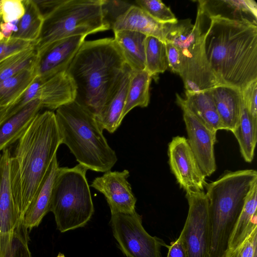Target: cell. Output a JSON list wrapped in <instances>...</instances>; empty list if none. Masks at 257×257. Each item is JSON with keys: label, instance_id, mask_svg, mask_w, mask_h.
I'll return each mask as SVG.
<instances>
[{"label": "cell", "instance_id": "36", "mask_svg": "<svg viewBox=\"0 0 257 257\" xmlns=\"http://www.w3.org/2000/svg\"><path fill=\"white\" fill-rule=\"evenodd\" d=\"M221 257H257V229L239 245L227 249Z\"/></svg>", "mask_w": 257, "mask_h": 257}, {"label": "cell", "instance_id": "41", "mask_svg": "<svg viewBox=\"0 0 257 257\" xmlns=\"http://www.w3.org/2000/svg\"><path fill=\"white\" fill-rule=\"evenodd\" d=\"M44 19L53 11L65 0H34Z\"/></svg>", "mask_w": 257, "mask_h": 257}, {"label": "cell", "instance_id": "16", "mask_svg": "<svg viewBox=\"0 0 257 257\" xmlns=\"http://www.w3.org/2000/svg\"><path fill=\"white\" fill-rule=\"evenodd\" d=\"M198 6L208 17L247 22L257 26V5L253 0H200Z\"/></svg>", "mask_w": 257, "mask_h": 257}, {"label": "cell", "instance_id": "44", "mask_svg": "<svg viewBox=\"0 0 257 257\" xmlns=\"http://www.w3.org/2000/svg\"><path fill=\"white\" fill-rule=\"evenodd\" d=\"M6 107H0V126L5 120Z\"/></svg>", "mask_w": 257, "mask_h": 257}, {"label": "cell", "instance_id": "39", "mask_svg": "<svg viewBox=\"0 0 257 257\" xmlns=\"http://www.w3.org/2000/svg\"><path fill=\"white\" fill-rule=\"evenodd\" d=\"M241 91L245 107L253 120L257 122V80L250 83Z\"/></svg>", "mask_w": 257, "mask_h": 257}, {"label": "cell", "instance_id": "15", "mask_svg": "<svg viewBox=\"0 0 257 257\" xmlns=\"http://www.w3.org/2000/svg\"><path fill=\"white\" fill-rule=\"evenodd\" d=\"M132 70L126 64L107 100L95 116L97 122L103 131L113 133L120 125L127 88Z\"/></svg>", "mask_w": 257, "mask_h": 257}, {"label": "cell", "instance_id": "10", "mask_svg": "<svg viewBox=\"0 0 257 257\" xmlns=\"http://www.w3.org/2000/svg\"><path fill=\"white\" fill-rule=\"evenodd\" d=\"M189 209L179 238L186 250L187 257H208L209 216L205 193H186Z\"/></svg>", "mask_w": 257, "mask_h": 257}, {"label": "cell", "instance_id": "21", "mask_svg": "<svg viewBox=\"0 0 257 257\" xmlns=\"http://www.w3.org/2000/svg\"><path fill=\"white\" fill-rule=\"evenodd\" d=\"M58 168L56 155L52 160L34 200L24 215L22 223L28 230L37 227L44 217L50 212L52 191Z\"/></svg>", "mask_w": 257, "mask_h": 257}, {"label": "cell", "instance_id": "47", "mask_svg": "<svg viewBox=\"0 0 257 257\" xmlns=\"http://www.w3.org/2000/svg\"><path fill=\"white\" fill-rule=\"evenodd\" d=\"M57 257H65L64 254L62 253L59 252Z\"/></svg>", "mask_w": 257, "mask_h": 257}, {"label": "cell", "instance_id": "42", "mask_svg": "<svg viewBox=\"0 0 257 257\" xmlns=\"http://www.w3.org/2000/svg\"><path fill=\"white\" fill-rule=\"evenodd\" d=\"M167 247L168 252L167 257H187L185 248L179 237L172 242L170 245H168Z\"/></svg>", "mask_w": 257, "mask_h": 257}, {"label": "cell", "instance_id": "17", "mask_svg": "<svg viewBox=\"0 0 257 257\" xmlns=\"http://www.w3.org/2000/svg\"><path fill=\"white\" fill-rule=\"evenodd\" d=\"M11 152L7 148L0 153V227L2 233L14 230L22 222L17 212L10 180Z\"/></svg>", "mask_w": 257, "mask_h": 257}, {"label": "cell", "instance_id": "18", "mask_svg": "<svg viewBox=\"0 0 257 257\" xmlns=\"http://www.w3.org/2000/svg\"><path fill=\"white\" fill-rule=\"evenodd\" d=\"M75 97V84L66 71L41 81L39 100L43 107L56 110L74 101Z\"/></svg>", "mask_w": 257, "mask_h": 257}, {"label": "cell", "instance_id": "1", "mask_svg": "<svg viewBox=\"0 0 257 257\" xmlns=\"http://www.w3.org/2000/svg\"><path fill=\"white\" fill-rule=\"evenodd\" d=\"M206 17L204 46L210 69L219 85L242 91L257 80V26Z\"/></svg>", "mask_w": 257, "mask_h": 257}, {"label": "cell", "instance_id": "34", "mask_svg": "<svg viewBox=\"0 0 257 257\" xmlns=\"http://www.w3.org/2000/svg\"><path fill=\"white\" fill-rule=\"evenodd\" d=\"M133 4L121 1L101 0V7L103 20L109 29L117 19L123 15Z\"/></svg>", "mask_w": 257, "mask_h": 257}, {"label": "cell", "instance_id": "23", "mask_svg": "<svg viewBox=\"0 0 257 257\" xmlns=\"http://www.w3.org/2000/svg\"><path fill=\"white\" fill-rule=\"evenodd\" d=\"M114 39L126 64L133 71L145 69V41L147 36L130 30L113 31Z\"/></svg>", "mask_w": 257, "mask_h": 257}, {"label": "cell", "instance_id": "20", "mask_svg": "<svg viewBox=\"0 0 257 257\" xmlns=\"http://www.w3.org/2000/svg\"><path fill=\"white\" fill-rule=\"evenodd\" d=\"M210 90L224 130L232 132L238 123L242 109V91L225 85H216Z\"/></svg>", "mask_w": 257, "mask_h": 257}, {"label": "cell", "instance_id": "24", "mask_svg": "<svg viewBox=\"0 0 257 257\" xmlns=\"http://www.w3.org/2000/svg\"><path fill=\"white\" fill-rule=\"evenodd\" d=\"M185 95L186 98H183L184 104L206 125L215 132L224 130L210 89L197 92L186 91Z\"/></svg>", "mask_w": 257, "mask_h": 257}, {"label": "cell", "instance_id": "5", "mask_svg": "<svg viewBox=\"0 0 257 257\" xmlns=\"http://www.w3.org/2000/svg\"><path fill=\"white\" fill-rule=\"evenodd\" d=\"M256 181L257 172L246 169L227 172L206 184L211 247L217 249L227 247L247 196Z\"/></svg>", "mask_w": 257, "mask_h": 257}, {"label": "cell", "instance_id": "29", "mask_svg": "<svg viewBox=\"0 0 257 257\" xmlns=\"http://www.w3.org/2000/svg\"><path fill=\"white\" fill-rule=\"evenodd\" d=\"M23 1L25 13L20 19L18 32L12 37L35 43L40 35L44 19L34 0Z\"/></svg>", "mask_w": 257, "mask_h": 257}, {"label": "cell", "instance_id": "37", "mask_svg": "<svg viewBox=\"0 0 257 257\" xmlns=\"http://www.w3.org/2000/svg\"><path fill=\"white\" fill-rule=\"evenodd\" d=\"M25 11L23 0H2V18L3 22L20 20Z\"/></svg>", "mask_w": 257, "mask_h": 257}, {"label": "cell", "instance_id": "38", "mask_svg": "<svg viewBox=\"0 0 257 257\" xmlns=\"http://www.w3.org/2000/svg\"><path fill=\"white\" fill-rule=\"evenodd\" d=\"M33 43L12 37L0 41V62L12 54L28 48Z\"/></svg>", "mask_w": 257, "mask_h": 257}, {"label": "cell", "instance_id": "27", "mask_svg": "<svg viewBox=\"0 0 257 257\" xmlns=\"http://www.w3.org/2000/svg\"><path fill=\"white\" fill-rule=\"evenodd\" d=\"M152 77L145 70L132 71L121 119L134 108L146 107L150 102V86Z\"/></svg>", "mask_w": 257, "mask_h": 257}, {"label": "cell", "instance_id": "46", "mask_svg": "<svg viewBox=\"0 0 257 257\" xmlns=\"http://www.w3.org/2000/svg\"><path fill=\"white\" fill-rule=\"evenodd\" d=\"M4 39H5L4 36L3 34H2V33L0 31V41H2Z\"/></svg>", "mask_w": 257, "mask_h": 257}, {"label": "cell", "instance_id": "26", "mask_svg": "<svg viewBox=\"0 0 257 257\" xmlns=\"http://www.w3.org/2000/svg\"><path fill=\"white\" fill-rule=\"evenodd\" d=\"M38 65L24 69L0 83V107L17 100L38 77Z\"/></svg>", "mask_w": 257, "mask_h": 257}, {"label": "cell", "instance_id": "40", "mask_svg": "<svg viewBox=\"0 0 257 257\" xmlns=\"http://www.w3.org/2000/svg\"><path fill=\"white\" fill-rule=\"evenodd\" d=\"M168 66L174 72L181 74L182 58L179 50L171 43L165 41Z\"/></svg>", "mask_w": 257, "mask_h": 257}, {"label": "cell", "instance_id": "45", "mask_svg": "<svg viewBox=\"0 0 257 257\" xmlns=\"http://www.w3.org/2000/svg\"><path fill=\"white\" fill-rule=\"evenodd\" d=\"M2 0H0V21H2Z\"/></svg>", "mask_w": 257, "mask_h": 257}, {"label": "cell", "instance_id": "48", "mask_svg": "<svg viewBox=\"0 0 257 257\" xmlns=\"http://www.w3.org/2000/svg\"><path fill=\"white\" fill-rule=\"evenodd\" d=\"M0 233H1V227H0Z\"/></svg>", "mask_w": 257, "mask_h": 257}, {"label": "cell", "instance_id": "13", "mask_svg": "<svg viewBox=\"0 0 257 257\" xmlns=\"http://www.w3.org/2000/svg\"><path fill=\"white\" fill-rule=\"evenodd\" d=\"M130 175L127 170H109L94 178L90 185L104 196L111 214L132 213L136 211L137 198L127 180Z\"/></svg>", "mask_w": 257, "mask_h": 257}, {"label": "cell", "instance_id": "32", "mask_svg": "<svg viewBox=\"0 0 257 257\" xmlns=\"http://www.w3.org/2000/svg\"><path fill=\"white\" fill-rule=\"evenodd\" d=\"M168 64L165 42L153 37L147 36L145 41V69L153 77L164 72Z\"/></svg>", "mask_w": 257, "mask_h": 257}, {"label": "cell", "instance_id": "2", "mask_svg": "<svg viewBox=\"0 0 257 257\" xmlns=\"http://www.w3.org/2000/svg\"><path fill=\"white\" fill-rule=\"evenodd\" d=\"M62 144L55 114L39 112L17 141L10 163L15 206L22 222L57 150Z\"/></svg>", "mask_w": 257, "mask_h": 257}, {"label": "cell", "instance_id": "49", "mask_svg": "<svg viewBox=\"0 0 257 257\" xmlns=\"http://www.w3.org/2000/svg\"><path fill=\"white\" fill-rule=\"evenodd\" d=\"M1 22H2V21H0V24H1Z\"/></svg>", "mask_w": 257, "mask_h": 257}, {"label": "cell", "instance_id": "11", "mask_svg": "<svg viewBox=\"0 0 257 257\" xmlns=\"http://www.w3.org/2000/svg\"><path fill=\"white\" fill-rule=\"evenodd\" d=\"M176 102L183 111L188 135V144L205 177L216 170L214 144L216 133L199 119L184 104L183 98L176 94Z\"/></svg>", "mask_w": 257, "mask_h": 257}, {"label": "cell", "instance_id": "14", "mask_svg": "<svg viewBox=\"0 0 257 257\" xmlns=\"http://www.w3.org/2000/svg\"><path fill=\"white\" fill-rule=\"evenodd\" d=\"M86 36H73L57 40L38 56V77L44 81L59 73L66 71Z\"/></svg>", "mask_w": 257, "mask_h": 257}, {"label": "cell", "instance_id": "28", "mask_svg": "<svg viewBox=\"0 0 257 257\" xmlns=\"http://www.w3.org/2000/svg\"><path fill=\"white\" fill-rule=\"evenodd\" d=\"M232 132L238 141L244 160L250 163L256 143L257 122L253 120L244 103L238 123Z\"/></svg>", "mask_w": 257, "mask_h": 257}, {"label": "cell", "instance_id": "9", "mask_svg": "<svg viewBox=\"0 0 257 257\" xmlns=\"http://www.w3.org/2000/svg\"><path fill=\"white\" fill-rule=\"evenodd\" d=\"M109 224L119 249L126 257H162L161 247L168 246L146 231L142 217L136 211L112 213Z\"/></svg>", "mask_w": 257, "mask_h": 257}, {"label": "cell", "instance_id": "30", "mask_svg": "<svg viewBox=\"0 0 257 257\" xmlns=\"http://www.w3.org/2000/svg\"><path fill=\"white\" fill-rule=\"evenodd\" d=\"M28 229L22 223L14 231L0 233V257H32Z\"/></svg>", "mask_w": 257, "mask_h": 257}, {"label": "cell", "instance_id": "33", "mask_svg": "<svg viewBox=\"0 0 257 257\" xmlns=\"http://www.w3.org/2000/svg\"><path fill=\"white\" fill-rule=\"evenodd\" d=\"M137 6L153 19L163 24H175L178 20L170 9L160 0H138Z\"/></svg>", "mask_w": 257, "mask_h": 257}, {"label": "cell", "instance_id": "22", "mask_svg": "<svg viewBox=\"0 0 257 257\" xmlns=\"http://www.w3.org/2000/svg\"><path fill=\"white\" fill-rule=\"evenodd\" d=\"M42 108L39 100H33L3 122L0 126V152L19 140Z\"/></svg>", "mask_w": 257, "mask_h": 257}, {"label": "cell", "instance_id": "8", "mask_svg": "<svg viewBox=\"0 0 257 257\" xmlns=\"http://www.w3.org/2000/svg\"><path fill=\"white\" fill-rule=\"evenodd\" d=\"M109 30L102 16L101 0H65L44 18L35 43L37 56L53 42L64 38Z\"/></svg>", "mask_w": 257, "mask_h": 257}, {"label": "cell", "instance_id": "6", "mask_svg": "<svg viewBox=\"0 0 257 257\" xmlns=\"http://www.w3.org/2000/svg\"><path fill=\"white\" fill-rule=\"evenodd\" d=\"M78 164L72 168L59 167L53 184L50 207L57 228L61 232L84 227L94 208L86 174Z\"/></svg>", "mask_w": 257, "mask_h": 257}, {"label": "cell", "instance_id": "3", "mask_svg": "<svg viewBox=\"0 0 257 257\" xmlns=\"http://www.w3.org/2000/svg\"><path fill=\"white\" fill-rule=\"evenodd\" d=\"M125 65L114 38L84 41L66 70L75 85V101L97 115Z\"/></svg>", "mask_w": 257, "mask_h": 257}, {"label": "cell", "instance_id": "43", "mask_svg": "<svg viewBox=\"0 0 257 257\" xmlns=\"http://www.w3.org/2000/svg\"><path fill=\"white\" fill-rule=\"evenodd\" d=\"M19 21L20 20H18L11 22L1 23L0 31L5 39L11 38L14 34L18 32Z\"/></svg>", "mask_w": 257, "mask_h": 257}, {"label": "cell", "instance_id": "12", "mask_svg": "<svg viewBox=\"0 0 257 257\" xmlns=\"http://www.w3.org/2000/svg\"><path fill=\"white\" fill-rule=\"evenodd\" d=\"M168 157L171 170L180 187L186 193L203 191L207 184L206 177L187 139L180 136L173 138L168 146Z\"/></svg>", "mask_w": 257, "mask_h": 257}, {"label": "cell", "instance_id": "19", "mask_svg": "<svg viewBox=\"0 0 257 257\" xmlns=\"http://www.w3.org/2000/svg\"><path fill=\"white\" fill-rule=\"evenodd\" d=\"M169 25L158 22L141 8L133 5L117 19L112 30L135 31L165 42Z\"/></svg>", "mask_w": 257, "mask_h": 257}, {"label": "cell", "instance_id": "31", "mask_svg": "<svg viewBox=\"0 0 257 257\" xmlns=\"http://www.w3.org/2000/svg\"><path fill=\"white\" fill-rule=\"evenodd\" d=\"M35 43L0 62V83L24 69L38 64L39 58Z\"/></svg>", "mask_w": 257, "mask_h": 257}, {"label": "cell", "instance_id": "35", "mask_svg": "<svg viewBox=\"0 0 257 257\" xmlns=\"http://www.w3.org/2000/svg\"><path fill=\"white\" fill-rule=\"evenodd\" d=\"M41 84V80L38 77L17 100L7 107L5 120L19 112L31 101L39 100Z\"/></svg>", "mask_w": 257, "mask_h": 257}, {"label": "cell", "instance_id": "7", "mask_svg": "<svg viewBox=\"0 0 257 257\" xmlns=\"http://www.w3.org/2000/svg\"><path fill=\"white\" fill-rule=\"evenodd\" d=\"M165 41L173 44L180 52L182 58L180 76L186 91L197 92L219 85L205 55L203 17L198 6L195 23L193 24L190 19H185L170 24Z\"/></svg>", "mask_w": 257, "mask_h": 257}, {"label": "cell", "instance_id": "4", "mask_svg": "<svg viewBox=\"0 0 257 257\" xmlns=\"http://www.w3.org/2000/svg\"><path fill=\"white\" fill-rule=\"evenodd\" d=\"M55 114L61 143L79 164L97 172L111 170L117 157L95 116L75 100L57 108Z\"/></svg>", "mask_w": 257, "mask_h": 257}, {"label": "cell", "instance_id": "25", "mask_svg": "<svg viewBox=\"0 0 257 257\" xmlns=\"http://www.w3.org/2000/svg\"><path fill=\"white\" fill-rule=\"evenodd\" d=\"M256 192L257 181L253 183L247 196L229 238L227 249H233L239 245L257 229Z\"/></svg>", "mask_w": 257, "mask_h": 257}]
</instances>
